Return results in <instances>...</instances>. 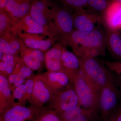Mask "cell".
Wrapping results in <instances>:
<instances>
[{"label":"cell","mask_w":121,"mask_h":121,"mask_svg":"<svg viewBox=\"0 0 121 121\" xmlns=\"http://www.w3.org/2000/svg\"><path fill=\"white\" fill-rule=\"evenodd\" d=\"M58 113L62 121H92L95 117L91 111L80 106Z\"/></svg>","instance_id":"ac0fdd59"},{"label":"cell","mask_w":121,"mask_h":121,"mask_svg":"<svg viewBox=\"0 0 121 121\" xmlns=\"http://www.w3.org/2000/svg\"><path fill=\"white\" fill-rule=\"evenodd\" d=\"M108 120L112 121H121V104H119Z\"/></svg>","instance_id":"e575fe53"},{"label":"cell","mask_w":121,"mask_h":121,"mask_svg":"<svg viewBox=\"0 0 121 121\" xmlns=\"http://www.w3.org/2000/svg\"><path fill=\"white\" fill-rule=\"evenodd\" d=\"M32 121H62L56 111L49 107H43L37 111Z\"/></svg>","instance_id":"44dd1931"},{"label":"cell","mask_w":121,"mask_h":121,"mask_svg":"<svg viewBox=\"0 0 121 121\" xmlns=\"http://www.w3.org/2000/svg\"><path fill=\"white\" fill-rule=\"evenodd\" d=\"M61 64L62 72L67 75L71 84L73 85L80 71L79 58L65 48L63 52Z\"/></svg>","instance_id":"4fadbf2b"},{"label":"cell","mask_w":121,"mask_h":121,"mask_svg":"<svg viewBox=\"0 0 121 121\" xmlns=\"http://www.w3.org/2000/svg\"><path fill=\"white\" fill-rule=\"evenodd\" d=\"M33 0H9L4 9L13 25L29 13Z\"/></svg>","instance_id":"5bb4252c"},{"label":"cell","mask_w":121,"mask_h":121,"mask_svg":"<svg viewBox=\"0 0 121 121\" xmlns=\"http://www.w3.org/2000/svg\"><path fill=\"white\" fill-rule=\"evenodd\" d=\"M10 31L16 36H17L18 33L23 31L27 33L42 35L48 36L50 39L58 40L55 37L50 30L38 23L29 13L13 25L10 29Z\"/></svg>","instance_id":"9c48e42d"},{"label":"cell","mask_w":121,"mask_h":121,"mask_svg":"<svg viewBox=\"0 0 121 121\" xmlns=\"http://www.w3.org/2000/svg\"><path fill=\"white\" fill-rule=\"evenodd\" d=\"M111 2L109 0H87L86 8L88 9L87 10L103 17L104 13Z\"/></svg>","instance_id":"7402d4cb"},{"label":"cell","mask_w":121,"mask_h":121,"mask_svg":"<svg viewBox=\"0 0 121 121\" xmlns=\"http://www.w3.org/2000/svg\"><path fill=\"white\" fill-rule=\"evenodd\" d=\"M33 79L32 94L28 102L30 106L39 109L44 106L45 103L50 101L55 95L39 75L33 76Z\"/></svg>","instance_id":"ba28073f"},{"label":"cell","mask_w":121,"mask_h":121,"mask_svg":"<svg viewBox=\"0 0 121 121\" xmlns=\"http://www.w3.org/2000/svg\"><path fill=\"white\" fill-rule=\"evenodd\" d=\"M105 29L106 48L115 59L121 60V34L119 30Z\"/></svg>","instance_id":"d6986e66"},{"label":"cell","mask_w":121,"mask_h":121,"mask_svg":"<svg viewBox=\"0 0 121 121\" xmlns=\"http://www.w3.org/2000/svg\"><path fill=\"white\" fill-rule=\"evenodd\" d=\"M63 6L71 9H84L87 7V0H56Z\"/></svg>","instance_id":"484cf974"},{"label":"cell","mask_w":121,"mask_h":121,"mask_svg":"<svg viewBox=\"0 0 121 121\" xmlns=\"http://www.w3.org/2000/svg\"><path fill=\"white\" fill-rule=\"evenodd\" d=\"M106 28L121 29V2H111L103 16Z\"/></svg>","instance_id":"e0dca14e"},{"label":"cell","mask_w":121,"mask_h":121,"mask_svg":"<svg viewBox=\"0 0 121 121\" xmlns=\"http://www.w3.org/2000/svg\"><path fill=\"white\" fill-rule=\"evenodd\" d=\"M39 109L17 103L0 114V121H32Z\"/></svg>","instance_id":"8fae6325"},{"label":"cell","mask_w":121,"mask_h":121,"mask_svg":"<svg viewBox=\"0 0 121 121\" xmlns=\"http://www.w3.org/2000/svg\"><path fill=\"white\" fill-rule=\"evenodd\" d=\"M71 9L52 3L51 8V29L59 40L74 30L73 14Z\"/></svg>","instance_id":"3957f363"},{"label":"cell","mask_w":121,"mask_h":121,"mask_svg":"<svg viewBox=\"0 0 121 121\" xmlns=\"http://www.w3.org/2000/svg\"><path fill=\"white\" fill-rule=\"evenodd\" d=\"M21 51L24 52L29 54L40 62L43 63L44 61V55L43 52L40 50L29 48L25 46Z\"/></svg>","instance_id":"f1b7e54d"},{"label":"cell","mask_w":121,"mask_h":121,"mask_svg":"<svg viewBox=\"0 0 121 121\" xmlns=\"http://www.w3.org/2000/svg\"><path fill=\"white\" fill-rule=\"evenodd\" d=\"M116 76H115L116 82L118 86L119 89L120 97L121 99V76L120 75L116 74Z\"/></svg>","instance_id":"d590c367"},{"label":"cell","mask_w":121,"mask_h":121,"mask_svg":"<svg viewBox=\"0 0 121 121\" xmlns=\"http://www.w3.org/2000/svg\"><path fill=\"white\" fill-rule=\"evenodd\" d=\"M17 74L18 78L26 80L33 77L32 76V70L27 66L25 64L22 66Z\"/></svg>","instance_id":"d6a6232c"},{"label":"cell","mask_w":121,"mask_h":121,"mask_svg":"<svg viewBox=\"0 0 121 121\" xmlns=\"http://www.w3.org/2000/svg\"><path fill=\"white\" fill-rule=\"evenodd\" d=\"M65 46L60 43L55 44L44 55L45 66L48 71L62 72L61 61Z\"/></svg>","instance_id":"9a60e30c"},{"label":"cell","mask_w":121,"mask_h":121,"mask_svg":"<svg viewBox=\"0 0 121 121\" xmlns=\"http://www.w3.org/2000/svg\"><path fill=\"white\" fill-rule=\"evenodd\" d=\"M80 70L99 91L112 80L115 75L95 58H79Z\"/></svg>","instance_id":"7a4b0ae2"},{"label":"cell","mask_w":121,"mask_h":121,"mask_svg":"<svg viewBox=\"0 0 121 121\" xmlns=\"http://www.w3.org/2000/svg\"><path fill=\"white\" fill-rule=\"evenodd\" d=\"M77 106H80L79 99L74 85L71 83L54 95L48 106L58 113Z\"/></svg>","instance_id":"8992f818"},{"label":"cell","mask_w":121,"mask_h":121,"mask_svg":"<svg viewBox=\"0 0 121 121\" xmlns=\"http://www.w3.org/2000/svg\"><path fill=\"white\" fill-rule=\"evenodd\" d=\"M20 53L21 58L23 60L24 64L32 70H39L41 69L43 63L24 52L21 51Z\"/></svg>","instance_id":"d4e9b609"},{"label":"cell","mask_w":121,"mask_h":121,"mask_svg":"<svg viewBox=\"0 0 121 121\" xmlns=\"http://www.w3.org/2000/svg\"><path fill=\"white\" fill-rule=\"evenodd\" d=\"M16 65L9 64L0 61V75L8 78L13 73Z\"/></svg>","instance_id":"f546056e"},{"label":"cell","mask_w":121,"mask_h":121,"mask_svg":"<svg viewBox=\"0 0 121 121\" xmlns=\"http://www.w3.org/2000/svg\"><path fill=\"white\" fill-rule=\"evenodd\" d=\"M33 77L27 79L25 82V93L21 103V105H23L25 104L26 102L27 101H28L31 98L34 85Z\"/></svg>","instance_id":"4316f807"},{"label":"cell","mask_w":121,"mask_h":121,"mask_svg":"<svg viewBox=\"0 0 121 121\" xmlns=\"http://www.w3.org/2000/svg\"><path fill=\"white\" fill-rule=\"evenodd\" d=\"M73 85L79 99L80 107L91 111L95 116L99 109V91L80 71L74 82Z\"/></svg>","instance_id":"277c9868"},{"label":"cell","mask_w":121,"mask_h":121,"mask_svg":"<svg viewBox=\"0 0 121 121\" xmlns=\"http://www.w3.org/2000/svg\"><path fill=\"white\" fill-rule=\"evenodd\" d=\"M110 121V120H107V121Z\"/></svg>","instance_id":"f35d334b"},{"label":"cell","mask_w":121,"mask_h":121,"mask_svg":"<svg viewBox=\"0 0 121 121\" xmlns=\"http://www.w3.org/2000/svg\"><path fill=\"white\" fill-rule=\"evenodd\" d=\"M111 2H121V0H109Z\"/></svg>","instance_id":"74e56055"},{"label":"cell","mask_w":121,"mask_h":121,"mask_svg":"<svg viewBox=\"0 0 121 121\" xmlns=\"http://www.w3.org/2000/svg\"><path fill=\"white\" fill-rule=\"evenodd\" d=\"M103 62L108 69L121 76V60H115L114 62L107 60L103 61Z\"/></svg>","instance_id":"4dcf8cb0"},{"label":"cell","mask_w":121,"mask_h":121,"mask_svg":"<svg viewBox=\"0 0 121 121\" xmlns=\"http://www.w3.org/2000/svg\"><path fill=\"white\" fill-rule=\"evenodd\" d=\"M52 3L51 0H33L29 13L38 23L46 27L51 32V15Z\"/></svg>","instance_id":"30bf717a"},{"label":"cell","mask_w":121,"mask_h":121,"mask_svg":"<svg viewBox=\"0 0 121 121\" xmlns=\"http://www.w3.org/2000/svg\"><path fill=\"white\" fill-rule=\"evenodd\" d=\"M17 36L27 47L40 50L43 52L48 51L57 40L50 38L46 39L39 34L26 32L19 33Z\"/></svg>","instance_id":"7c38bea8"},{"label":"cell","mask_w":121,"mask_h":121,"mask_svg":"<svg viewBox=\"0 0 121 121\" xmlns=\"http://www.w3.org/2000/svg\"><path fill=\"white\" fill-rule=\"evenodd\" d=\"M4 39L14 50L20 52L25 47L23 41L17 36L14 35L11 31L8 32L0 36Z\"/></svg>","instance_id":"603a6c76"},{"label":"cell","mask_w":121,"mask_h":121,"mask_svg":"<svg viewBox=\"0 0 121 121\" xmlns=\"http://www.w3.org/2000/svg\"><path fill=\"white\" fill-rule=\"evenodd\" d=\"M7 78L0 75V114L17 105Z\"/></svg>","instance_id":"ffe728a7"},{"label":"cell","mask_w":121,"mask_h":121,"mask_svg":"<svg viewBox=\"0 0 121 121\" xmlns=\"http://www.w3.org/2000/svg\"><path fill=\"white\" fill-rule=\"evenodd\" d=\"M25 90V84L23 83L19 86L16 87L13 91V94L14 98L15 99L18 100L17 103L19 104H21L24 95Z\"/></svg>","instance_id":"1f68e13d"},{"label":"cell","mask_w":121,"mask_h":121,"mask_svg":"<svg viewBox=\"0 0 121 121\" xmlns=\"http://www.w3.org/2000/svg\"><path fill=\"white\" fill-rule=\"evenodd\" d=\"M13 23L4 9L0 10V36L10 31Z\"/></svg>","instance_id":"cb8c5ba5"},{"label":"cell","mask_w":121,"mask_h":121,"mask_svg":"<svg viewBox=\"0 0 121 121\" xmlns=\"http://www.w3.org/2000/svg\"><path fill=\"white\" fill-rule=\"evenodd\" d=\"M0 51L4 54L13 55H17L20 53L11 47L7 41L1 37H0Z\"/></svg>","instance_id":"83f0119b"},{"label":"cell","mask_w":121,"mask_h":121,"mask_svg":"<svg viewBox=\"0 0 121 121\" xmlns=\"http://www.w3.org/2000/svg\"><path fill=\"white\" fill-rule=\"evenodd\" d=\"M90 32L74 30L59 40L71 48L79 58H95L105 55L106 32L104 25Z\"/></svg>","instance_id":"6da1fadb"},{"label":"cell","mask_w":121,"mask_h":121,"mask_svg":"<svg viewBox=\"0 0 121 121\" xmlns=\"http://www.w3.org/2000/svg\"><path fill=\"white\" fill-rule=\"evenodd\" d=\"M74 30L90 32L103 24V17L84 9L75 10L73 14Z\"/></svg>","instance_id":"52a82bcc"},{"label":"cell","mask_w":121,"mask_h":121,"mask_svg":"<svg viewBox=\"0 0 121 121\" xmlns=\"http://www.w3.org/2000/svg\"><path fill=\"white\" fill-rule=\"evenodd\" d=\"M39 75L41 79L50 87L55 95L70 83L67 75L62 72L48 71Z\"/></svg>","instance_id":"2e32d148"},{"label":"cell","mask_w":121,"mask_h":121,"mask_svg":"<svg viewBox=\"0 0 121 121\" xmlns=\"http://www.w3.org/2000/svg\"><path fill=\"white\" fill-rule=\"evenodd\" d=\"M22 59L17 55L4 54L0 61L9 64L16 65Z\"/></svg>","instance_id":"836d02e7"},{"label":"cell","mask_w":121,"mask_h":121,"mask_svg":"<svg viewBox=\"0 0 121 121\" xmlns=\"http://www.w3.org/2000/svg\"><path fill=\"white\" fill-rule=\"evenodd\" d=\"M121 99L115 76L112 80L103 87L99 92V109L100 118L106 121L119 105Z\"/></svg>","instance_id":"5b68a950"},{"label":"cell","mask_w":121,"mask_h":121,"mask_svg":"<svg viewBox=\"0 0 121 121\" xmlns=\"http://www.w3.org/2000/svg\"><path fill=\"white\" fill-rule=\"evenodd\" d=\"M9 0H0V10L4 9Z\"/></svg>","instance_id":"8d00e7d4"}]
</instances>
